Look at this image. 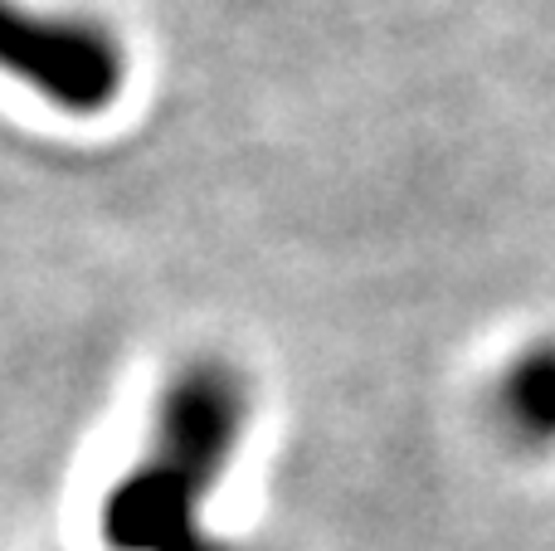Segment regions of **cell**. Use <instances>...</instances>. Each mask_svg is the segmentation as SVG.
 Instances as JSON below:
<instances>
[{"label": "cell", "instance_id": "obj_1", "mask_svg": "<svg viewBox=\"0 0 555 551\" xmlns=\"http://www.w3.org/2000/svg\"><path fill=\"white\" fill-rule=\"evenodd\" d=\"M249 381L220 357H195L166 381L146 445L98 508L113 551H244L205 533L201 513L249 430Z\"/></svg>", "mask_w": 555, "mask_h": 551}, {"label": "cell", "instance_id": "obj_2", "mask_svg": "<svg viewBox=\"0 0 555 551\" xmlns=\"http://www.w3.org/2000/svg\"><path fill=\"white\" fill-rule=\"evenodd\" d=\"M0 74L59 113L98 117L127 88V49L93 15L0 0Z\"/></svg>", "mask_w": 555, "mask_h": 551}, {"label": "cell", "instance_id": "obj_3", "mask_svg": "<svg viewBox=\"0 0 555 551\" xmlns=\"http://www.w3.org/2000/svg\"><path fill=\"white\" fill-rule=\"evenodd\" d=\"M492 425L527 454L555 449V337L521 347L492 381Z\"/></svg>", "mask_w": 555, "mask_h": 551}]
</instances>
